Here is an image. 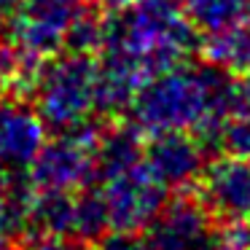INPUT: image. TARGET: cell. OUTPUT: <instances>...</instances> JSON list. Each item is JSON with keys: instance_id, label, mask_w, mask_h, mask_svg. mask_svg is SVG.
Returning <instances> with one entry per match:
<instances>
[{"instance_id": "6da1fadb", "label": "cell", "mask_w": 250, "mask_h": 250, "mask_svg": "<svg viewBox=\"0 0 250 250\" xmlns=\"http://www.w3.org/2000/svg\"><path fill=\"white\" fill-rule=\"evenodd\" d=\"M199 35L180 0H135L129 8L108 17V38L100 57L116 60L146 83L186 65L202 49Z\"/></svg>"}, {"instance_id": "7a4b0ae2", "label": "cell", "mask_w": 250, "mask_h": 250, "mask_svg": "<svg viewBox=\"0 0 250 250\" xmlns=\"http://www.w3.org/2000/svg\"><path fill=\"white\" fill-rule=\"evenodd\" d=\"M33 105L54 132H67L97 116V60L94 54L62 51L46 62L33 92Z\"/></svg>"}, {"instance_id": "3957f363", "label": "cell", "mask_w": 250, "mask_h": 250, "mask_svg": "<svg viewBox=\"0 0 250 250\" xmlns=\"http://www.w3.org/2000/svg\"><path fill=\"white\" fill-rule=\"evenodd\" d=\"M105 121L92 119L67 132L46 137L27 167V183L38 191H81L97 180V140Z\"/></svg>"}, {"instance_id": "277c9868", "label": "cell", "mask_w": 250, "mask_h": 250, "mask_svg": "<svg viewBox=\"0 0 250 250\" xmlns=\"http://www.w3.org/2000/svg\"><path fill=\"white\" fill-rule=\"evenodd\" d=\"M97 188L105 199L110 229L146 231L148 223L167 205V188L148 169L146 159L100 178Z\"/></svg>"}, {"instance_id": "5b68a950", "label": "cell", "mask_w": 250, "mask_h": 250, "mask_svg": "<svg viewBox=\"0 0 250 250\" xmlns=\"http://www.w3.org/2000/svg\"><path fill=\"white\" fill-rule=\"evenodd\" d=\"M92 0H22L11 14L6 35L27 46L41 57H57L65 51L70 24Z\"/></svg>"}, {"instance_id": "8992f818", "label": "cell", "mask_w": 250, "mask_h": 250, "mask_svg": "<svg viewBox=\"0 0 250 250\" xmlns=\"http://www.w3.org/2000/svg\"><path fill=\"white\" fill-rule=\"evenodd\" d=\"M194 194L218 223L250 221V159L234 153L210 159Z\"/></svg>"}, {"instance_id": "52a82bcc", "label": "cell", "mask_w": 250, "mask_h": 250, "mask_svg": "<svg viewBox=\"0 0 250 250\" xmlns=\"http://www.w3.org/2000/svg\"><path fill=\"white\" fill-rule=\"evenodd\" d=\"M215 218L199 199L183 196L167 202L148 223L146 237L151 250H215Z\"/></svg>"}, {"instance_id": "ba28073f", "label": "cell", "mask_w": 250, "mask_h": 250, "mask_svg": "<svg viewBox=\"0 0 250 250\" xmlns=\"http://www.w3.org/2000/svg\"><path fill=\"white\" fill-rule=\"evenodd\" d=\"M207 148L194 132H162L146 140V164L167 191L194 188L207 164Z\"/></svg>"}, {"instance_id": "9c48e42d", "label": "cell", "mask_w": 250, "mask_h": 250, "mask_svg": "<svg viewBox=\"0 0 250 250\" xmlns=\"http://www.w3.org/2000/svg\"><path fill=\"white\" fill-rule=\"evenodd\" d=\"M46 121L38 108L22 97H0V164L27 172L46 143Z\"/></svg>"}, {"instance_id": "30bf717a", "label": "cell", "mask_w": 250, "mask_h": 250, "mask_svg": "<svg viewBox=\"0 0 250 250\" xmlns=\"http://www.w3.org/2000/svg\"><path fill=\"white\" fill-rule=\"evenodd\" d=\"M24 234H76V191H38L30 186Z\"/></svg>"}, {"instance_id": "8fae6325", "label": "cell", "mask_w": 250, "mask_h": 250, "mask_svg": "<svg viewBox=\"0 0 250 250\" xmlns=\"http://www.w3.org/2000/svg\"><path fill=\"white\" fill-rule=\"evenodd\" d=\"M46 62H49L46 57L35 54L19 41L3 35L0 38V97L30 100Z\"/></svg>"}, {"instance_id": "7c38bea8", "label": "cell", "mask_w": 250, "mask_h": 250, "mask_svg": "<svg viewBox=\"0 0 250 250\" xmlns=\"http://www.w3.org/2000/svg\"><path fill=\"white\" fill-rule=\"evenodd\" d=\"M207 62L229 70L231 76H250V11L237 24L215 33L202 43Z\"/></svg>"}, {"instance_id": "4fadbf2b", "label": "cell", "mask_w": 250, "mask_h": 250, "mask_svg": "<svg viewBox=\"0 0 250 250\" xmlns=\"http://www.w3.org/2000/svg\"><path fill=\"white\" fill-rule=\"evenodd\" d=\"M180 6L199 33L215 35L250 11V0H180Z\"/></svg>"}, {"instance_id": "5bb4252c", "label": "cell", "mask_w": 250, "mask_h": 250, "mask_svg": "<svg viewBox=\"0 0 250 250\" xmlns=\"http://www.w3.org/2000/svg\"><path fill=\"white\" fill-rule=\"evenodd\" d=\"M108 38V17L103 8H97L94 3H89L78 19L70 24L65 38V51L73 54H100Z\"/></svg>"}, {"instance_id": "9a60e30c", "label": "cell", "mask_w": 250, "mask_h": 250, "mask_svg": "<svg viewBox=\"0 0 250 250\" xmlns=\"http://www.w3.org/2000/svg\"><path fill=\"white\" fill-rule=\"evenodd\" d=\"M30 194L27 175L14 188L0 191V250H17L24 234V202Z\"/></svg>"}, {"instance_id": "2e32d148", "label": "cell", "mask_w": 250, "mask_h": 250, "mask_svg": "<svg viewBox=\"0 0 250 250\" xmlns=\"http://www.w3.org/2000/svg\"><path fill=\"white\" fill-rule=\"evenodd\" d=\"M110 229L105 199L97 186L76 191V237L83 239H100Z\"/></svg>"}, {"instance_id": "e0dca14e", "label": "cell", "mask_w": 250, "mask_h": 250, "mask_svg": "<svg viewBox=\"0 0 250 250\" xmlns=\"http://www.w3.org/2000/svg\"><path fill=\"white\" fill-rule=\"evenodd\" d=\"M17 250H94V245L76 234H24Z\"/></svg>"}, {"instance_id": "ac0fdd59", "label": "cell", "mask_w": 250, "mask_h": 250, "mask_svg": "<svg viewBox=\"0 0 250 250\" xmlns=\"http://www.w3.org/2000/svg\"><path fill=\"white\" fill-rule=\"evenodd\" d=\"M94 250H151L146 231H129V229H108L94 242Z\"/></svg>"}, {"instance_id": "d6986e66", "label": "cell", "mask_w": 250, "mask_h": 250, "mask_svg": "<svg viewBox=\"0 0 250 250\" xmlns=\"http://www.w3.org/2000/svg\"><path fill=\"white\" fill-rule=\"evenodd\" d=\"M215 250H250V221L218 223Z\"/></svg>"}, {"instance_id": "ffe728a7", "label": "cell", "mask_w": 250, "mask_h": 250, "mask_svg": "<svg viewBox=\"0 0 250 250\" xmlns=\"http://www.w3.org/2000/svg\"><path fill=\"white\" fill-rule=\"evenodd\" d=\"M22 178H24V172H14V169L6 167V164H0V191L14 188V186H17Z\"/></svg>"}, {"instance_id": "44dd1931", "label": "cell", "mask_w": 250, "mask_h": 250, "mask_svg": "<svg viewBox=\"0 0 250 250\" xmlns=\"http://www.w3.org/2000/svg\"><path fill=\"white\" fill-rule=\"evenodd\" d=\"M97 8H103V11L108 14H116V11H124V8H129L135 0H92Z\"/></svg>"}, {"instance_id": "7402d4cb", "label": "cell", "mask_w": 250, "mask_h": 250, "mask_svg": "<svg viewBox=\"0 0 250 250\" xmlns=\"http://www.w3.org/2000/svg\"><path fill=\"white\" fill-rule=\"evenodd\" d=\"M19 6H22V0H0V17H11Z\"/></svg>"}, {"instance_id": "603a6c76", "label": "cell", "mask_w": 250, "mask_h": 250, "mask_svg": "<svg viewBox=\"0 0 250 250\" xmlns=\"http://www.w3.org/2000/svg\"><path fill=\"white\" fill-rule=\"evenodd\" d=\"M6 35V17H0V38Z\"/></svg>"}]
</instances>
